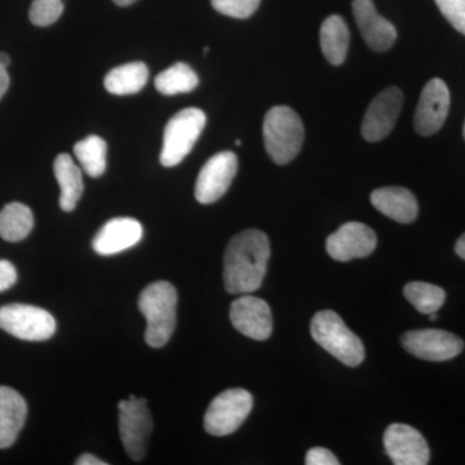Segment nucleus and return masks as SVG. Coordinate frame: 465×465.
I'll list each match as a JSON object with an SVG mask.
<instances>
[{"label": "nucleus", "mask_w": 465, "mask_h": 465, "mask_svg": "<svg viewBox=\"0 0 465 465\" xmlns=\"http://www.w3.org/2000/svg\"><path fill=\"white\" fill-rule=\"evenodd\" d=\"M269 258L271 244L265 232L249 229L234 235L225 250V290L232 295L255 292L264 282Z\"/></svg>", "instance_id": "obj_1"}, {"label": "nucleus", "mask_w": 465, "mask_h": 465, "mask_svg": "<svg viewBox=\"0 0 465 465\" xmlns=\"http://www.w3.org/2000/svg\"><path fill=\"white\" fill-rule=\"evenodd\" d=\"M177 293L170 282H154L143 291L139 308L146 318L145 341L150 347L167 344L176 327Z\"/></svg>", "instance_id": "obj_2"}, {"label": "nucleus", "mask_w": 465, "mask_h": 465, "mask_svg": "<svg viewBox=\"0 0 465 465\" xmlns=\"http://www.w3.org/2000/svg\"><path fill=\"white\" fill-rule=\"evenodd\" d=\"M304 134V125L295 110L281 105L266 113L262 136L266 153L275 163L293 161L302 150Z\"/></svg>", "instance_id": "obj_3"}, {"label": "nucleus", "mask_w": 465, "mask_h": 465, "mask_svg": "<svg viewBox=\"0 0 465 465\" xmlns=\"http://www.w3.org/2000/svg\"><path fill=\"white\" fill-rule=\"evenodd\" d=\"M311 332L317 344L345 366L357 367L365 360L362 341L335 312H318L312 320Z\"/></svg>", "instance_id": "obj_4"}, {"label": "nucleus", "mask_w": 465, "mask_h": 465, "mask_svg": "<svg viewBox=\"0 0 465 465\" xmlns=\"http://www.w3.org/2000/svg\"><path fill=\"white\" fill-rule=\"evenodd\" d=\"M206 122L203 110L197 108L183 109L173 115L164 128L162 166L174 167L182 163L200 139Z\"/></svg>", "instance_id": "obj_5"}, {"label": "nucleus", "mask_w": 465, "mask_h": 465, "mask_svg": "<svg viewBox=\"0 0 465 465\" xmlns=\"http://www.w3.org/2000/svg\"><path fill=\"white\" fill-rule=\"evenodd\" d=\"M250 391L234 388L220 393L208 406L204 415V430L216 437L234 433L252 410Z\"/></svg>", "instance_id": "obj_6"}, {"label": "nucleus", "mask_w": 465, "mask_h": 465, "mask_svg": "<svg viewBox=\"0 0 465 465\" xmlns=\"http://www.w3.org/2000/svg\"><path fill=\"white\" fill-rule=\"evenodd\" d=\"M0 329L21 341H43L56 332V321L45 309L9 304L0 308Z\"/></svg>", "instance_id": "obj_7"}, {"label": "nucleus", "mask_w": 465, "mask_h": 465, "mask_svg": "<svg viewBox=\"0 0 465 465\" xmlns=\"http://www.w3.org/2000/svg\"><path fill=\"white\" fill-rule=\"evenodd\" d=\"M153 432V419L146 400L130 396L119 402V433L128 457L140 461Z\"/></svg>", "instance_id": "obj_8"}, {"label": "nucleus", "mask_w": 465, "mask_h": 465, "mask_svg": "<svg viewBox=\"0 0 465 465\" xmlns=\"http://www.w3.org/2000/svg\"><path fill=\"white\" fill-rule=\"evenodd\" d=\"M238 171V158L232 152H222L208 159L195 183V200L202 204L215 203L228 192Z\"/></svg>", "instance_id": "obj_9"}, {"label": "nucleus", "mask_w": 465, "mask_h": 465, "mask_svg": "<svg viewBox=\"0 0 465 465\" xmlns=\"http://www.w3.org/2000/svg\"><path fill=\"white\" fill-rule=\"evenodd\" d=\"M402 91L394 85L381 92L371 101L361 127V133L367 142H381L391 133L402 110Z\"/></svg>", "instance_id": "obj_10"}, {"label": "nucleus", "mask_w": 465, "mask_h": 465, "mask_svg": "<svg viewBox=\"0 0 465 465\" xmlns=\"http://www.w3.org/2000/svg\"><path fill=\"white\" fill-rule=\"evenodd\" d=\"M402 345L412 356L436 362L452 360L464 349V341L455 333L433 329L406 332Z\"/></svg>", "instance_id": "obj_11"}, {"label": "nucleus", "mask_w": 465, "mask_h": 465, "mask_svg": "<svg viewBox=\"0 0 465 465\" xmlns=\"http://www.w3.org/2000/svg\"><path fill=\"white\" fill-rule=\"evenodd\" d=\"M378 244L375 232L362 223H347L326 242L327 253L336 262H347L371 255Z\"/></svg>", "instance_id": "obj_12"}, {"label": "nucleus", "mask_w": 465, "mask_h": 465, "mask_svg": "<svg viewBox=\"0 0 465 465\" xmlns=\"http://www.w3.org/2000/svg\"><path fill=\"white\" fill-rule=\"evenodd\" d=\"M450 109V91L442 79L434 78L424 85L414 116L416 133L430 136L440 130Z\"/></svg>", "instance_id": "obj_13"}, {"label": "nucleus", "mask_w": 465, "mask_h": 465, "mask_svg": "<svg viewBox=\"0 0 465 465\" xmlns=\"http://www.w3.org/2000/svg\"><path fill=\"white\" fill-rule=\"evenodd\" d=\"M231 321L238 331L253 341H266L273 331V318L268 302L249 293L232 302Z\"/></svg>", "instance_id": "obj_14"}, {"label": "nucleus", "mask_w": 465, "mask_h": 465, "mask_svg": "<svg viewBox=\"0 0 465 465\" xmlns=\"http://www.w3.org/2000/svg\"><path fill=\"white\" fill-rule=\"evenodd\" d=\"M384 446L393 464L427 465L430 463V451L427 440L410 425H390L385 430Z\"/></svg>", "instance_id": "obj_15"}, {"label": "nucleus", "mask_w": 465, "mask_h": 465, "mask_svg": "<svg viewBox=\"0 0 465 465\" xmlns=\"http://www.w3.org/2000/svg\"><path fill=\"white\" fill-rule=\"evenodd\" d=\"M351 7L366 45L379 54L391 50L397 39L396 27L379 15L372 0H353Z\"/></svg>", "instance_id": "obj_16"}, {"label": "nucleus", "mask_w": 465, "mask_h": 465, "mask_svg": "<svg viewBox=\"0 0 465 465\" xmlns=\"http://www.w3.org/2000/svg\"><path fill=\"white\" fill-rule=\"evenodd\" d=\"M143 225L131 217L109 220L97 232L92 246L99 255L110 256L136 246L142 241Z\"/></svg>", "instance_id": "obj_17"}, {"label": "nucleus", "mask_w": 465, "mask_h": 465, "mask_svg": "<svg viewBox=\"0 0 465 465\" xmlns=\"http://www.w3.org/2000/svg\"><path fill=\"white\" fill-rule=\"evenodd\" d=\"M372 206L401 224H410L418 217L419 206L415 195L400 186L376 189L371 194Z\"/></svg>", "instance_id": "obj_18"}, {"label": "nucleus", "mask_w": 465, "mask_h": 465, "mask_svg": "<svg viewBox=\"0 0 465 465\" xmlns=\"http://www.w3.org/2000/svg\"><path fill=\"white\" fill-rule=\"evenodd\" d=\"M27 405L20 393L9 387H0V449L14 445L23 430Z\"/></svg>", "instance_id": "obj_19"}, {"label": "nucleus", "mask_w": 465, "mask_h": 465, "mask_svg": "<svg viewBox=\"0 0 465 465\" xmlns=\"http://www.w3.org/2000/svg\"><path fill=\"white\" fill-rule=\"evenodd\" d=\"M54 176L60 185V207L65 213L75 210L84 194V177L81 168L69 154H60L54 159Z\"/></svg>", "instance_id": "obj_20"}, {"label": "nucleus", "mask_w": 465, "mask_h": 465, "mask_svg": "<svg viewBox=\"0 0 465 465\" xmlns=\"http://www.w3.org/2000/svg\"><path fill=\"white\" fill-rule=\"evenodd\" d=\"M321 48L330 64L338 66L344 63L349 50V29L344 18L332 15L323 21L320 32Z\"/></svg>", "instance_id": "obj_21"}, {"label": "nucleus", "mask_w": 465, "mask_h": 465, "mask_svg": "<svg viewBox=\"0 0 465 465\" xmlns=\"http://www.w3.org/2000/svg\"><path fill=\"white\" fill-rule=\"evenodd\" d=\"M148 78L149 69L145 64L130 63L110 70L104 84L110 94L125 96L142 91Z\"/></svg>", "instance_id": "obj_22"}, {"label": "nucleus", "mask_w": 465, "mask_h": 465, "mask_svg": "<svg viewBox=\"0 0 465 465\" xmlns=\"http://www.w3.org/2000/svg\"><path fill=\"white\" fill-rule=\"evenodd\" d=\"M34 216L25 204L9 203L0 213V237L8 242L25 240L33 231Z\"/></svg>", "instance_id": "obj_23"}, {"label": "nucleus", "mask_w": 465, "mask_h": 465, "mask_svg": "<svg viewBox=\"0 0 465 465\" xmlns=\"http://www.w3.org/2000/svg\"><path fill=\"white\" fill-rule=\"evenodd\" d=\"M198 84L200 79L197 73L183 63L174 64L164 72L159 73L155 78V88L166 96L189 94L198 87Z\"/></svg>", "instance_id": "obj_24"}, {"label": "nucleus", "mask_w": 465, "mask_h": 465, "mask_svg": "<svg viewBox=\"0 0 465 465\" xmlns=\"http://www.w3.org/2000/svg\"><path fill=\"white\" fill-rule=\"evenodd\" d=\"M106 152H108V145L105 140L94 134L85 137L74 146L76 159L84 167L85 173L91 177H100L105 173Z\"/></svg>", "instance_id": "obj_25"}, {"label": "nucleus", "mask_w": 465, "mask_h": 465, "mask_svg": "<svg viewBox=\"0 0 465 465\" xmlns=\"http://www.w3.org/2000/svg\"><path fill=\"white\" fill-rule=\"evenodd\" d=\"M406 299L421 314L437 313L446 300V292L440 287L425 282H410L403 290Z\"/></svg>", "instance_id": "obj_26"}, {"label": "nucleus", "mask_w": 465, "mask_h": 465, "mask_svg": "<svg viewBox=\"0 0 465 465\" xmlns=\"http://www.w3.org/2000/svg\"><path fill=\"white\" fill-rule=\"evenodd\" d=\"M64 12V0H33L30 21L35 26H50L56 23Z\"/></svg>", "instance_id": "obj_27"}, {"label": "nucleus", "mask_w": 465, "mask_h": 465, "mask_svg": "<svg viewBox=\"0 0 465 465\" xmlns=\"http://www.w3.org/2000/svg\"><path fill=\"white\" fill-rule=\"evenodd\" d=\"M219 14L232 18H249L255 14L262 0H211Z\"/></svg>", "instance_id": "obj_28"}, {"label": "nucleus", "mask_w": 465, "mask_h": 465, "mask_svg": "<svg viewBox=\"0 0 465 465\" xmlns=\"http://www.w3.org/2000/svg\"><path fill=\"white\" fill-rule=\"evenodd\" d=\"M440 14L465 35V0H434Z\"/></svg>", "instance_id": "obj_29"}, {"label": "nucleus", "mask_w": 465, "mask_h": 465, "mask_svg": "<svg viewBox=\"0 0 465 465\" xmlns=\"http://www.w3.org/2000/svg\"><path fill=\"white\" fill-rule=\"evenodd\" d=\"M307 465H339L341 461L332 454L330 450L323 448H314L309 450L307 458H305Z\"/></svg>", "instance_id": "obj_30"}, {"label": "nucleus", "mask_w": 465, "mask_h": 465, "mask_svg": "<svg viewBox=\"0 0 465 465\" xmlns=\"http://www.w3.org/2000/svg\"><path fill=\"white\" fill-rule=\"evenodd\" d=\"M17 271L7 260H0V292L7 291L16 283Z\"/></svg>", "instance_id": "obj_31"}, {"label": "nucleus", "mask_w": 465, "mask_h": 465, "mask_svg": "<svg viewBox=\"0 0 465 465\" xmlns=\"http://www.w3.org/2000/svg\"><path fill=\"white\" fill-rule=\"evenodd\" d=\"M76 465H106L105 461L101 460V459L94 457L92 454H84L82 457L78 458V460L75 461Z\"/></svg>", "instance_id": "obj_32"}, {"label": "nucleus", "mask_w": 465, "mask_h": 465, "mask_svg": "<svg viewBox=\"0 0 465 465\" xmlns=\"http://www.w3.org/2000/svg\"><path fill=\"white\" fill-rule=\"evenodd\" d=\"M9 87V75L7 67L0 65V99L5 96Z\"/></svg>", "instance_id": "obj_33"}, {"label": "nucleus", "mask_w": 465, "mask_h": 465, "mask_svg": "<svg viewBox=\"0 0 465 465\" xmlns=\"http://www.w3.org/2000/svg\"><path fill=\"white\" fill-rule=\"evenodd\" d=\"M455 251L461 259L465 260V232L459 238L457 242V246H455Z\"/></svg>", "instance_id": "obj_34"}, {"label": "nucleus", "mask_w": 465, "mask_h": 465, "mask_svg": "<svg viewBox=\"0 0 465 465\" xmlns=\"http://www.w3.org/2000/svg\"><path fill=\"white\" fill-rule=\"evenodd\" d=\"M11 64V58L5 52H0V65L7 67Z\"/></svg>", "instance_id": "obj_35"}, {"label": "nucleus", "mask_w": 465, "mask_h": 465, "mask_svg": "<svg viewBox=\"0 0 465 465\" xmlns=\"http://www.w3.org/2000/svg\"><path fill=\"white\" fill-rule=\"evenodd\" d=\"M116 5H121V7H127V5H133V3L136 2V0H113Z\"/></svg>", "instance_id": "obj_36"}, {"label": "nucleus", "mask_w": 465, "mask_h": 465, "mask_svg": "<svg viewBox=\"0 0 465 465\" xmlns=\"http://www.w3.org/2000/svg\"><path fill=\"white\" fill-rule=\"evenodd\" d=\"M430 321H436L437 320V314L436 313L430 314Z\"/></svg>", "instance_id": "obj_37"}, {"label": "nucleus", "mask_w": 465, "mask_h": 465, "mask_svg": "<svg viewBox=\"0 0 465 465\" xmlns=\"http://www.w3.org/2000/svg\"><path fill=\"white\" fill-rule=\"evenodd\" d=\"M235 145H241L240 140H235Z\"/></svg>", "instance_id": "obj_38"}, {"label": "nucleus", "mask_w": 465, "mask_h": 465, "mask_svg": "<svg viewBox=\"0 0 465 465\" xmlns=\"http://www.w3.org/2000/svg\"><path fill=\"white\" fill-rule=\"evenodd\" d=\"M463 134H464V139H465V122H464Z\"/></svg>", "instance_id": "obj_39"}]
</instances>
